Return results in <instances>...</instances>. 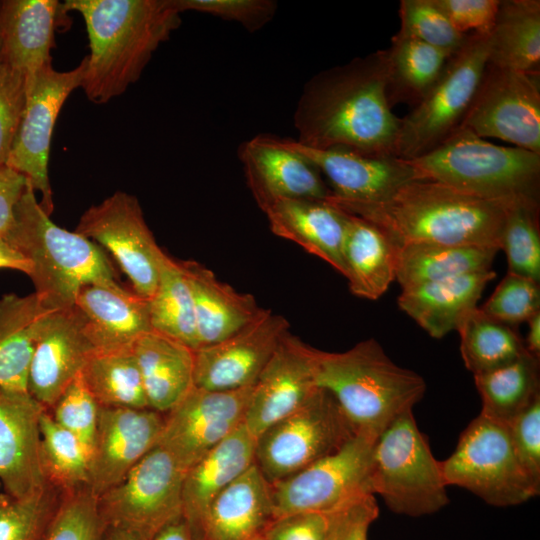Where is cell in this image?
<instances>
[{
  "mask_svg": "<svg viewBox=\"0 0 540 540\" xmlns=\"http://www.w3.org/2000/svg\"><path fill=\"white\" fill-rule=\"evenodd\" d=\"M399 124L388 95L386 50L313 76L294 112L295 140L315 149L396 156Z\"/></svg>",
  "mask_w": 540,
  "mask_h": 540,
  "instance_id": "1",
  "label": "cell"
},
{
  "mask_svg": "<svg viewBox=\"0 0 540 540\" xmlns=\"http://www.w3.org/2000/svg\"><path fill=\"white\" fill-rule=\"evenodd\" d=\"M381 229L397 246L427 243L500 250L506 209L512 201L481 198L430 180H413L381 201L326 199Z\"/></svg>",
  "mask_w": 540,
  "mask_h": 540,
  "instance_id": "2",
  "label": "cell"
},
{
  "mask_svg": "<svg viewBox=\"0 0 540 540\" xmlns=\"http://www.w3.org/2000/svg\"><path fill=\"white\" fill-rule=\"evenodd\" d=\"M62 11L78 12L85 22L90 53L81 88L96 104L135 83L181 24L172 0H67Z\"/></svg>",
  "mask_w": 540,
  "mask_h": 540,
  "instance_id": "3",
  "label": "cell"
},
{
  "mask_svg": "<svg viewBox=\"0 0 540 540\" xmlns=\"http://www.w3.org/2000/svg\"><path fill=\"white\" fill-rule=\"evenodd\" d=\"M316 385L337 401L356 433L376 438L423 398L424 379L400 367L375 339L343 352L313 347Z\"/></svg>",
  "mask_w": 540,
  "mask_h": 540,
  "instance_id": "4",
  "label": "cell"
},
{
  "mask_svg": "<svg viewBox=\"0 0 540 540\" xmlns=\"http://www.w3.org/2000/svg\"><path fill=\"white\" fill-rule=\"evenodd\" d=\"M6 239L30 262L34 292L52 309L73 306L86 285H120L106 252L75 230L56 225L29 182Z\"/></svg>",
  "mask_w": 540,
  "mask_h": 540,
  "instance_id": "5",
  "label": "cell"
},
{
  "mask_svg": "<svg viewBox=\"0 0 540 540\" xmlns=\"http://www.w3.org/2000/svg\"><path fill=\"white\" fill-rule=\"evenodd\" d=\"M406 161L417 180L435 181L490 200H538L540 154L495 145L464 127L434 149Z\"/></svg>",
  "mask_w": 540,
  "mask_h": 540,
  "instance_id": "6",
  "label": "cell"
},
{
  "mask_svg": "<svg viewBox=\"0 0 540 540\" xmlns=\"http://www.w3.org/2000/svg\"><path fill=\"white\" fill-rule=\"evenodd\" d=\"M440 461L432 454L413 411L398 416L375 440L368 477L369 492L394 513L421 517L449 503Z\"/></svg>",
  "mask_w": 540,
  "mask_h": 540,
  "instance_id": "7",
  "label": "cell"
},
{
  "mask_svg": "<svg viewBox=\"0 0 540 540\" xmlns=\"http://www.w3.org/2000/svg\"><path fill=\"white\" fill-rule=\"evenodd\" d=\"M440 466L447 486L464 488L495 507L520 505L540 493L517 457L508 424L482 412Z\"/></svg>",
  "mask_w": 540,
  "mask_h": 540,
  "instance_id": "8",
  "label": "cell"
},
{
  "mask_svg": "<svg viewBox=\"0 0 540 540\" xmlns=\"http://www.w3.org/2000/svg\"><path fill=\"white\" fill-rule=\"evenodd\" d=\"M489 35L471 33L440 77L400 119L395 155L417 158L434 149L462 124L489 62Z\"/></svg>",
  "mask_w": 540,
  "mask_h": 540,
  "instance_id": "9",
  "label": "cell"
},
{
  "mask_svg": "<svg viewBox=\"0 0 540 540\" xmlns=\"http://www.w3.org/2000/svg\"><path fill=\"white\" fill-rule=\"evenodd\" d=\"M356 434L334 397L317 391L255 439V461L273 484L340 449Z\"/></svg>",
  "mask_w": 540,
  "mask_h": 540,
  "instance_id": "10",
  "label": "cell"
},
{
  "mask_svg": "<svg viewBox=\"0 0 540 540\" xmlns=\"http://www.w3.org/2000/svg\"><path fill=\"white\" fill-rule=\"evenodd\" d=\"M186 470L162 447L151 449L116 486L98 497L106 528L153 540L182 519Z\"/></svg>",
  "mask_w": 540,
  "mask_h": 540,
  "instance_id": "11",
  "label": "cell"
},
{
  "mask_svg": "<svg viewBox=\"0 0 540 540\" xmlns=\"http://www.w3.org/2000/svg\"><path fill=\"white\" fill-rule=\"evenodd\" d=\"M86 56L69 71H58L52 63L26 78V103L7 165L24 175L40 205L51 216L54 203L48 176V162L56 120L68 96L81 87Z\"/></svg>",
  "mask_w": 540,
  "mask_h": 540,
  "instance_id": "12",
  "label": "cell"
},
{
  "mask_svg": "<svg viewBox=\"0 0 540 540\" xmlns=\"http://www.w3.org/2000/svg\"><path fill=\"white\" fill-rule=\"evenodd\" d=\"M75 231L112 255L136 294L145 299L153 295L165 252L158 246L134 195L116 191L90 206Z\"/></svg>",
  "mask_w": 540,
  "mask_h": 540,
  "instance_id": "13",
  "label": "cell"
},
{
  "mask_svg": "<svg viewBox=\"0 0 540 540\" xmlns=\"http://www.w3.org/2000/svg\"><path fill=\"white\" fill-rule=\"evenodd\" d=\"M375 440L356 433L334 453L270 484L274 517L330 512L360 494L370 493L368 477Z\"/></svg>",
  "mask_w": 540,
  "mask_h": 540,
  "instance_id": "14",
  "label": "cell"
},
{
  "mask_svg": "<svg viewBox=\"0 0 540 540\" xmlns=\"http://www.w3.org/2000/svg\"><path fill=\"white\" fill-rule=\"evenodd\" d=\"M460 127L540 154L539 74L488 63Z\"/></svg>",
  "mask_w": 540,
  "mask_h": 540,
  "instance_id": "15",
  "label": "cell"
},
{
  "mask_svg": "<svg viewBox=\"0 0 540 540\" xmlns=\"http://www.w3.org/2000/svg\"><path fill=\"white\" fill-rule=\"evenodd\" d=\"M252 386L225 391L193 386L165 413L157 445L187 471L244 424Z\"/></svg>",
  "mask_w": 540,
  "mask_h": 540,
  "instance_id": "16",
  "label": "cell"
},
{
  "mask_svg": "<svg viewBox=\"0 0 540 540\" xmlns=\"http://www.w3.org/2000/svg\"><path fill=\"white\" fill-rule=\"evenodd\" d=\"M289 329L284 316L261 308L232 335L194 350V386L225 391L253 385Z\"/></svg>",
  "mask_w": 540,
  "mask_h": 540,
  "instance_id": "17",
  "label": "cell"
},
{
  "mask_svg": "<svg viewBox=\"0 0 540 540\" xmlns=\"http://www.w3.org/2000/svg\"><path fill=\"white\" fill-rule=\"evenodd\" d=\"M164 419L150 408L99 406L87 483L97 497L120 483L157 445Z\"/></svg>",
  "mask_w": 540,
  "mask_h": 540,
  "instance_id": "18",
  "label": "cell"
},
{
  "mask_svg": "<svg viewBox=\"0 0 540 540\" xmlns=\"http://www.w3.org/2000/svg\"><path fill=\"white\" fill-rule=\"evenodd\" d=\"M313 347L288 332L252 386L244 425L256 439L318 389Z\"/></svg>",
  "mask_w": 540,
  "mask_h": 540,
  "instance_id": "19",
  "label": "cell"
},
{
  "mask_svg": "<svg viewBox=\"0 0 540 540\" xmlns=\"http://www.w3.org/2000/svg\"><path fill=\"white\" fill-rule=\"evenodd\" d=\"M238 156L248 188L263 212L280 200H326L332 194L319 170L280 137L259 134L239 147Z\"/></svg>",
  "mask_w": 540,
  "mask_h": 540,
  "instance_id": "20",
  "label": "cell"
},
{
  "mask_svg": "<svg viewBox=\"0 0 540 540\" xmlns=\"http://www.w3.org/2000/svg\"><path fill=\"white\" fill-rule=\"evenodd\" d=\"M94 350L80 311L74 305L54 310L34 346L28 371V393L47 411L52 409Z\"/></svg>",
  "mask_w": 540,
  "mask_h": 540,
  "instance_id": "21",
  "label": "cell"
},
{
  "mask_svg": "<svg viewBox=\"0 0 540 540\" xmlns=\"http://www.w3.org/2000/svg\"><path fill=\"white\" fill-rule=\"evenodd\" d=\"M44 410L28 392L0 390V485L11 496H28L51 485L41 458Z\"/></svg>",
  "mask_w": 540,
  "mask_h": 540,
  "instance_id": "22",
  "label": "cell"
},
{
  "mask_svg": "<svg viewBox=\"0 0 540 540\" xmlns=\"http://www.w3.org/2000/svg\"><path fill=\"white\" fill-rule=\"evenodd\" d=\"M282 140L326 176L337 198L381 201L417 180L408 162L394 155H370L342 147L315 149L294 139Z\"/></svg>",
  "mask_w": 540,
  "mask_h": 540,
  "instance_id": "23",
  "label": "cell"
},
{
  "mask_svg": "<svg viewBox=\"0 0 540 540\" xmlns=\"http://www.w3.org/2000/svg\"><path fill=\"white\" fill-rule=\"evenodd\" d=\"M255 461V438L244 424L207 452L185 473L182 517L192 540H201L213 500Z\"/></svg>",
  "mask_w": 540,
  "mask_h": 540,
  "instance_id": "24",
  "label": "cell"
},
{
  "mask_svg": "<svg viewBox=\"0 0 540 540\" xmlns=\"http://www.w3.org/2000/svg\"><path fill=\"white\" fill-rule=\"evenodd\" d=\"M64 14L57 0L0 1V63L26 78L51 64L54 32Z\"/></svg>",
  "mask_w": 540,
  "mask_h": 540,
  "instance_id": "25",
  "label": "cell"
},
{
  "mask_svg": "<svg viewBox=\"0 0 540 540\" xmlns=\"http://www.w3.org/2000/svg\"><path fill=\"white\" fill-rule=\"evenodd\" d=\"M271 231L346 276L343 243L349 214L327 200L284 199L265 212Z\"/></svg>",
  "mask_w": 540,
  "mask_h": 540,
  "instance_id": "26",
  "label": "cell"
},
{
  "mask_svg": "<svg viewBox=\"0 0 540 540\" xmlns=\"http://www.w3.org/2000/svg\"><path fill=\"white\" fill-rule=\"evenodd\" d=\"M74 306L85 320L95 350L130 347L153 331L148 299L120 285L90 284L78 292Z\"/></svg>",
  "mask_w": 540,
  "mask_h": 540,
  "instance_id": "27",
  "label": "cell"
},
{
  "mask_svg": "<svg viewBox=\"0 0 540 540\" xmlns=\"http://www.w3.org/2000/svg\"><path fill=\"white\" fill-rule=\"evenodd\" d=\"M274 519L271 485L253 463L213 500L201 540H250Z\"/></svg>",
  "mask_w": 540,
  "mask_h": 540,
  "instance_id": "28",
  "label": "cell"
},
{
  "mask_svg": "<svg viewBox=\"0 0 540 540\" xmlns=\"http://www.w3.org/2000/svg\"><path fill=\"white\" fill-rule=\"evenodd\" d=\"M495 276L487 270L402 289L397 303L431 337L439 339L456 330L465 314L477 307Z\"/></svg>",
  "mask_w": 540,
  "mask_h": 540,
  "instance_id": "29",
  "label": "cell"
},
{
  "mask_svg": "<svg viewBox=\"0 0 540 540\" xmlns=\"http://www.w3.org/2000/svg\"><path fill=\"white\" fill-rule=\"evenodd\" d=\"M194 303L199 348L217 343L251 322L261 308L253 295L240 293L194 260L180 261Z\"/></svg>",
  "mask_w": 540,
  "mask_h": 540,
  "instance_id": "30",
  "label": "cell"
},
{
  "mask_svg": "<svg viewBox=\"0 0 540 540\" xmlns=\"http://www.w3.org/2000/svg\"><path fill=\"white\" fill-rule=\"evenodd\" d=\"M35 292L0 297V390L28 392L27 379L36 340L51 312Z\"/></svg>",
  "mask_w": 540,
  "mask_h": 540,
  "instance_id": "31",
  "label": "cell"
},
{
  "mask_svg": "<svg viewBox=\"0 0 540 540\" xmlns=\"http://www.w3.org/2000/svg\"><path fill=\"white\" fill-rule=\"evenodd\" d=\"M148 407L167 413L194 386V350L151 331L132 345Z\"/></svg>",
  "mask_w": 540,
  "mask_h": 540,
  "instance_id": "32",
  "label": "cell"
},
{
  "mask_svg": "<svg viewBox=\"0 0 540 540\" xmlns=\"http://www.w3.org/2000/svg\"><path fill=\"white\" fill-rule=\"evenodd\" d=\"M397 250L381 229L349 214L343 258L351 293L368 300L379 299L396 279Z\"/></svg>",
  "mask_w": 540,
  "mask_h": 540,
  "instance_id": "33",
  "label": "cell"
},
{
  "mask_svg": "<svg viewBox=\"0 0 540 540\" xmlns=\"http://www.w3.org/2000/svg\"><path fill=\"white\" fill-rule=\"evenodd\" d=\"M495 247L407 244L398 247L396 281L402 289L491 270Z\"/></svg>",
  "mask_w": 540,
  "mask_h": 540,
  "instance_id": "34",
  "label": "cell"
},
{
  "mask_svg": "<svg viewBox=\"0 0 540 540\" xmlns=\"http://www.w3.org/2000/svg\"><path fill=\"white\" fill-rule=\"evenodd\" d=\"M489 41L488 63L514 71L539 74L540 1H500Z\"/></svg>",
  "mask_w": 540,
  "mask_h": 540,
  "instance_id": "35",
  "label": "cell"
},
{
  "mask_svg": "<svg viewBox=\"0 0 540 540\" xmlns=\"http://www.w3.org/2000/svg\"><path fill=\"white\" fill-rule=\"evenodd\" d=\"M391 42L386 49L390 102L415 106L436 83L453 54L398 33Z\"/></svg>",
  "mask_w": 540,
  "mask_h": 540,
  "instance_id": "36",
  "label": "cell"
},
{
  "mask_svg": "<svg viewBox=\"0 0 540 540\" xmlns=\"http://www.w3.org/2000/svg\"><path fill=\"white\" fill-rule=\"evenodd\" d=\"M152 330L184 344L199 348L193 297L180 261L164 254L156 289L148 299Z\"/></svg>",
  "mask_w": 540,
  "mask_h": 540,
  "instance_id": "37",
  "label": "cell"
},
{
  "mask_svg": "<svg viewBox=\"0 0 540 540\" xmlns=\"http://www.w3.org/2000/svg\"><path fill=\"white\" fill-rule=\"evenodd\" d=\"M81 377L100 407L149 408L132 346L94 350Z\"/></svg>",
  "mask_w": 540,
  "mask_h": 540,
  "instance_id": "38",
  "label": "cell"
},
{
  "mask_svg": "<svg viewBox=\"0 0 540 540\" xmlns=\"http://www.w3.org/2000/svg\"><path fill=\"white\" fill-rule=\"evenodd\" d=\"M465 367L480 375L504 367L527 352L524 340L510 326L475 307L457 326Z\"/></svg>",
  "mask_w": 540,
  "mask_h": 540,
  "instance_id": "39",
  "label": "cell"
},
{
  "mask_svg": "<svg viewBox=\"0 0 540 540\" xmlns=\"http://www.w3.org/2000/svg\"><path fill=\"white\" fill-rule=\"evenodd\" d=\"M473 377L482 401L480 412L507 424L540 396L539 358L528 351L504 367Z\"/></svg>",
  "mask_w": 540,
  "mask_h": 540,
  "instance_id": "40",
  "label": "cell"
},
{
  "mask_svg": "<svg viewBox=\"0 0 540 540\" xmlns=\"http://www.w3.org/2000/svg\"><path fill=\"white\" fill-rule=\"evenodd\" d=\"M41 458L48 482L66 491L87 486L89 454L80 440L51 413L40 416Z\"/></svg>",
  "mask_w": 540,
  "mask_h": 540,
  "instance_id": "41",
  "label": "cell"
},
{
  "mask_svg": "<svg viewBox=\"0 0 540 540\" xmlns=\"http://www.w3.org/2000/svg\"><path fill=\"white\" fill-rule=\"evenodd\" d=\"M539 204L534 199L509 203L501 233L500 249L508 262V273L540 280Z\"/></svg>",
  "mask_w": 540,
  "mask_h": 540,
  "instance_id": "42",
  "label": "cell"
},
{
  "mask_svg": "<svg viewBox=\"0 0 540 540\" xmlns=\"http://www.w3.org/2000/svg\"><path fill=\"white\" fill-rule=\"evenodd\" d=\"M53 485L24 497L0 494V540H43L58 503Z\"/></svg>",
  "mask_w": 540,
  "mask_h": 540,
  "instance_id": "43",
  "label": "cell"
},
{
  "mask_svg": "<svg viewBox=\"0 0 540 540\" xmlns=\"http://www.w3.org/2000/svg\"><path fill=\"white\" fill-rule=\"evenodd\" d=\"M106 531L98 497L87 486H82L66 491L43 540H103Z\"/></svg>",
  "mask_w": 540,
  "mask_h": 540,
  "instance_id": "44",
  "label": "cell"
},
{
  "mask_svg": "<svg viewBox=\"0 0 540 540\" xmlns=\"http://www.w3.org/2000/svg\"><path fill=\"white\" fill-rule=\"evenodd\" d=\"M398 34L415 38L450 54L456 53L467 35L460 33L433 0H402Z\"/></svg>",
  "mask_w": 540,
  "mask_h": 540,
  "instance_id": "45",
  "label": "cell"
},
{
  "mask_svg": "<svg viewBox=\"0 0 540 540\" xmlns=\"http://www.w3.org/2000/svg\"><path fill=\"white\" fill-rule=\"evenodd\" d=\"M480 309L491 318L510 326L527 322L540 311L539 283L507 273Z\"/></svg>",
  "mask_w": 540,
  "mask_h": 540,
  "instance_id": "46",
  "label": "cell"
},
{
  "mask_svg": "<svg viewBox=\"0 0 540 540\" xmlns=\"http://www.w3.org/2000/svg\"><path fill=\"white\" fill-rule=\"evenodd\" d=\"M52 409L53 419L80 440L90 458L99 405L83 381L81 373L68 385Z\"/></svg>",
  "mask_w": 540,
  "mask_h": 540,
  "instance_id": "47",
  "label": "cell"
},
{
  "mask_svg": "<svg viewBox=\"0 0 540 540\" xmlns=\"http://www.w3.org/2000/svg\"><path fill=\"white\" fill-rule=\"evenodd\" d=\"M180 12L197 11L236 21L254 32L273 18L277 3L272 0H172Z\"/></svg>",
  "mask_w": 540,
  "mask_h": 540,
  "instance_id": "48",
  "label": "cell"
},
{
  "mask_svg": "<svg viewBox=\"0 0 540 540\" xmlns=\"http://www.w3.org/2000/svg\"><path fill=\"white\" fill-rule=\"evenodd\" d=\"M26 76L0 63V165L7 163L26 103Z\"/></svg>",
  "mask_w": 540,
  "mask_h": 540,
  "instance_id": "49",
  "label": "cell"
},
{
  "mask_svg": "<svg viewBox=\"0 0 540 540\" xmlns=\"http://www.w3.org/2000/svg\"><path fill=\"white\" fill-rule=\"evenodd\" d=\"M517 457L533 484L540 489V396L509 423Z\"/></svg>",
  "mask_w": 540,
  "mask_h": 540,
  "instance_id": "50",
  "label": "cell"
},
{
  "mask_svg": "<svg viewBox=\"0 0 540 540\" xmlns=\"http://www.w3.org/2000/svg\"><path fill=\"white\" fill-rule=\"evenodd\" d=\"M378 515L375 496L360 494L330 511L327 540H368L369 528Z\"/></svg>",
  "mask_w": 540,
  "mask_h": 540,
  "instance_id": "51",
  "label": "cell"
},
{
  "mask_svg": "<svg viewBox=\"0 0 540 540\" xmlns=\"http://www.w3.org/2000/svg\"><path fill=\"white\" fill-rule=\"evenodd\" d=\"M462 34L489 35L493 29L500 0H433Z\"/></svg>",
  "mask_w": 540,
  "mask_h": 540,
  "instance_id": "52",
  "label": "cell"
},
{
  "mask_svg": "<svg viewBox=\"0 0 540 540\" xmlns=\"http://www.w3.org/2000/svg\"><path fill=\"white\" fill-rule=\"evenodd\" d=\"M330 512H299L275 518L263 531L267 540H327Z\"/></svg>",
  "mask_w": 540,
  "mask_h": 540,
  "instance_id": "53",
  "label": "cell"
},
{
  "mask_svg": "<svg viewBox=\"0 0 540 540\" xmlns=\"http://www.w3.org/2000/svg\"><path fill=\"white\" fill-rule=\"evenodd\" d=\"M27 186L24 175L7 164L0 165V237L7 238L14 224L16 207Z\"/></svg>",
  "mask_w": 540,
  "mask_h": 540,
  "instance_id": "54",
  "label": "cell"
},
{
  "mask_svg": "<svg viewBox=\"0 0 540 540\" xmlns=\"http://www.w3.org/2000/svg\"><path fill=\"white\" fill-rule=\"evenodd\" d=\"M0 269L20 271L27 276L31 273V264L7 239L0 237Z\"/></svg>",
  "mask_w": 540,
  "mask_h": 540,
  "instance_id": "55",
  "label": "cell"
},
{
  "mask_svg": "<svg viewBox=\"0 0 540 540\" xmlns=\"http://www.w3.org/2000/svg\"><path fill=\"white\" fill-rule=\"evenodd\" d=\"M528 332L524 341L526 350L533 356L540 357V311L528 321Z\"/></svg>",
  "mask_w": 540,
  "mask_h": 540,
  "instance_id": "56",
  "label": "cell"
},
{
  "mask_svg": "<svg viewBox=\"0 0 540 540\" xmlns=\"http://www.w3.org/2000/svg\"><path fill=\"white\" fill-rule=\"evenodd\" d=\"M153 540H192V537L182 518L164 528Z\"/></svg>",
  "mask_w": 540,
  "mask_h": 540,
  "instance_id": "57",
  "label": "cell"
},
{
  "mask_svg": "<svg viewBox=\"0 0 540 540\" xmlns=\"http://www.w3.org/2000/svg\"><path fill=\"white\" fill-rule=\"evenodd\" d=\"M105 540H146L131 532L121 529L109 528L106 531Z\"/></svg>",
  "mask_w": 540,
  "mask_h": 540,
  "instance_id": "58",
  "label": "cell"
},
{
  "mask_svg": "<svg viewBox=\"0 0 540 540\" xmlns=\"http://www.w3.org/2000/svg\"><path fill=\"white\" fill-rule=\"evenodd\" d=\"M250 540H267L263 534H260L258 536H255L254 538L250 539Z\"/></svg>",
  "mask_w": 540,
  "mask_h": 540,
  "instance_id": "59",
  "label": "cell"
},
{
  "mask_svg": "<svg viewBox=\"0 0 540 540\" xmlns=\"http://www.w3.org/2000/svg\"><path fill=\"white\" fill-rule=\"evenodd\" d=\"M1 486V485H0Z\"/></svg>",
  "mask_w": 540,
  "mask_h": 540,
  "instance_id": "60",
  "label": "cell"
}]
</instances>
